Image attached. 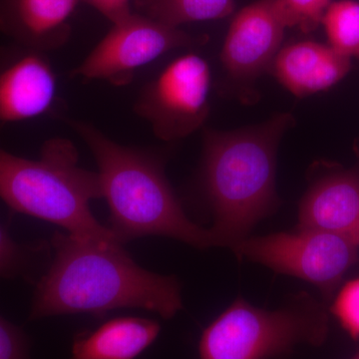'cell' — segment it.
<instances>
[{
  "mask_svg": "<svg viewBox=\"0 0 359 359\" xmlns=\"http://www.w3.org/2000/svg\"><path fill=\"white\" fill-rule=\"evenodd\" d=\"M332 313L351 339L359 341V278L341 287L332 304Z\"/></svg>",
  "mask_w": 359,
  "mask_h": 359,
  "instance_id": "d6986e66",
  "label": "cell"
},
{
  "mask_svg": "<svg viewBox=\"0 0 359 359\" xmlns=\"http://www.w3.org/2000/svg\"><path fill=\"white\" fill-rule=\"evenodd\" d=\"M351 59L330 44L302 41L280 48L269 70L294 96H311L339 83L351 70Z\"/></svg>",
  "mask_w": 359,
  "mask_h": 359,
  "instance_id": "4fadbf2b",
  "label": "cell"
},
{
  "mask_svg": "<svg viewBox=\"0 0 359 359\" xmlns=\"http://www.w3.org/2000/svg\"><path fill=\"white\" fill-rule=\"evenodd\" d=\"M285 26L273 0L244 7L231 21L222 50L224 69L236 81L248 83L269 70L282 44Z\"/></svg>",
  "mask_w": 359,
  "mask_h": 359,
  "instance_id": "30bf717a",
  "label": "cell"
},
{
  "mask_svg": "<svg viewBox=\"0 0 359 359\" xmlns=\"http://www.w3.org/2000/svg\"><path fill=\"white\" fill-rule=\"evenodd\" d=\"M299 222V228L342 236L359 247L358 170L316 179L302 198Z\"/></svg>",
  "mask_w": 359,
  "mask_h": 359,
  "instance_id": "8fae6325",
  "label": "cell"
},
{
  "mask_svg": "<svg viewBox=\"0 0 359 359\" xmlns=\"http://www.w3.org/2000/svg\"><path fill=\"white\" fill-rule=\"evenodd\" d=\"M210 88L211 70L207 61L198 54H185L144 86L135 102V113L149 122L161 140H180L207 121Z\"/></svg>",
  "mask_w": 359,
  "mask_h": 359,
  "instance_id": "52a82bcc",
  "label": "cell"
},
{
  "mask_svg": "<svg viewBox=\"0 0 359 359\" xmlns=\"http://www.w3.org/2000/svg\"><path fill=\"white\" fill-rule=\"evenodd\" d=\"M52 245L55 255L35 290L30 320L117 309H147L170 320L183 309L179 280L141 268L124 245L56 233Z\"/></svg>",
  "mask_w": 359,
  "mask_h": 359,
  "instance_id": "6da1fadb",
  "label": "cell"
},
{
  "mask_svg": "<svg viewBox=\"0 0 359 359\" xmlns=\"http://www.w3.org/2000/svg\"><path fill=\"white\" fill-rule=\"evenodd\" d=\"M57 77L47 53L18 43L0 46V130L53 109Z\"/></svg>",
  "mask_w": 359,
  "mask_h": 359,
  "instance_id": "9c48e42d",
  "label": "cell"
},
{
  "mask_svg": "<svg viewBox=\"0 0 359 359\" xmlns=\"http://www.w3.org/2000/svg\"><path fill=\"white\" fill-rule=\"evenodd\" d=\"M207 41V35L195 36L179 27L133 13L113 25L81 65L73 70V76L126 86L133 81L137 71L168 52L201 46Z\"/></svg>",
  "mask_w": 359,
  "mask_h": 359,
  "instance_id": "ba28073f",
  "label": "cell"
},
{
  "mask_svg": "<svg viewBox=\"0 0 359 359\" xmlns=\"http://www.w3.org/2000/svg\"><path fill=\"white\" fill-rule=\"evenodd\" d=\"M139 13L179 27L185 23L221 20L233 13L235 0H133Z\"/></svg>",
  "mask_w": 359,
  "mask_h": 359,
  "instance_id": "9a60e30c",
  "label": "cell"
},
{
  "mask_svg": "<svg viewBox=\"0 0 359 359\" xmlns=\"http://www.w3.org/2000/svg\"><path fill=\"white\" fill-rule=\"evenodd\" d=\"M233 250L238 256L330 294L358 262L359 247L342 236L299 228L292 233L248 237Z\"/></svg>",
  "mask_w": 359,
  "mask_h": 359,
  "instance_id": "8992f818",
  "label": "cell"
},
{
  "mask_svg": "<svg viewBox=\"0 0 359 359\" xmlns=\"http://www.w3.org/2000/svg\"><path fill=\"white\" fill-rule=\"evenodd\" d=\"M351 359H359V351L358 353L356 354H354V355L353 356V358H351Z\"/></svg>",
  "mask_w": 359,
  "mask_h": 359,
  "instance_id": "7402d4cb",
  "label": "cell"
},
{
  "mask_svg": "<svg viewBox=\"0 0 359 359\" xmlns=\"http://www.w3.org/2000/svg\"><path fill=\"white\" fill-rule=\"evenodd\" d=\"M102 198L98 173L79 166L77 149L68 139L45 142L37 160L0 145V199L14 211L57 224L82 241L120 244L90 209L92 201Z\"/></svg>",
  "mask_w": 359,
  "mask_h": 359,
  "instance_id": "277c9868",
  "label": "cell"
},
{
  "mask_svg": "<svg viewBox=\"0 0 359 359\" xmlns=\"http://www.w3.org/2000/svg\"><path fill=\"white\" fill-rule=\"evenodd\" d=\"M294 118L280 113L257 126L205 130L204 181L219 247L233 249L278 207L276 154Z\"/></svg>",
  "mask_w": 359,
  "mask_h": 359,
  "instance_id": "3957f363",
  "label": "cell"
},
{
  "mask_svg": "<svg viewBox=\"0 0 359 359\" xmlns=\"http://www.w3.org/2000/svg\"><path fill=\"white\" fill-rule=\"evenodd\" d=\"M332 0H273V8L285 27L313 32L323 21Z\"/></svg>",
  "mask_w": 359,
  "mask_h": 359,
  "instance_id": "e0dca14e",
  "label": "cell"
},
{
  "mask_svg": "<svg viewBox=\"0 0 359 359\" xmlns=\"http://www.w3.org/2000/svg\"><path fill=\"white\" fill-rule=\"evenodd\" d=\"M41 247L22 245L14 242L0 226V278H16L27 273Z\"/></svg>",
  "mask_w": 359,
  "mask_h": 359,
  "instance_id": "ac0fdd59",
  "label": "cell"
},
{
  "mask_svg": "<svg viewBox=\"0 0 359 359\" xmlns=\"http://www.w3.org/2000/svg\"><path fill=\"white\" fill-rule=\"evenodd\" d=\"M328 44L348 58L359 60V4L339 0L328 6L323 21Z\"/></svg>",
  "mask_w": 359,
  "mask_h": 359,
  "instance_id": "2e32d148",
  "label": "cell"
},
{
  "mask_svg": "<svg viewBox=\"0 0 359 359\" xmlns=\"http://www.w3.org/2000/svg\"><path fill=\"white\" fill-rule=\"evenodd\" d=\"M67 123L95 158L103 199L110 210L109 229L120 244L164 236L198 249L219 247L212 229L188 218L157 157L113 141L89 123Z\"/></svg>",
  "mask_w": 359,
  "mask_h": 359,
  "instance_id": "7a4b0ae2",
  "label": "cell"
},
{
  "mask_svg": "<svg viewBox=\"0 0 359 359\" xmlns=\"http://www.w3.org/2000/svg\"><path fill=\"white\" fill-rule=\"evenodd\" d=\"M81 0H0V32L35 50L61 48L71 36V18Z\"/></svg>",
  "mask_w": 359,
  "mask_h": 359,
  "instance_id": "7c38bea8",
  "label": "cell"
},
{
  "mask_svg": "<svg viewBox=\"0 0 359 359\" xmlns=\"http://www.w3.org/2000/svg\"><path fill=\"white\" fill-rule=\"evenodd\" d=\"M327 330L325 309L306 292L273 311L238 297L205 328L200 359H275L301 344L320 346Z\"/></svg>",
  "mask_w": 359,
  "mask_h": 359,
  "instance_id": "5b68a950",
  "label": "cell"
},
{
  "mask_svg": "<svg viewBox=\"0 0 359 359\" xmlns=\"http://www.w3.org/2000/svg\"><path fill=\"white\" fill-rule=\"evenodd\" d=\"M0 359H29L27 339L22 330L0 316Z\"/></svg>",
  "mask_w": 359,
  "mask_h": 359,
  "instance_id": "ffe728a7",
  "label": "cell"
},
{
  "mask_svg": "<svg viewBox=\"0 0 359 359\" xmlns=\"http://www.w3.org/2000/svg\"><path fill=\"white\" fill-rule=\"evenodd\" d=\"M160 332L159 323L148 318H113L77 337L72 359H135L152 346Z\"/></svg>",
  "mask_w": 359,
  "mask_h": 359,
  "instance_id": "5bb4252c",
  "label": "cell"
},
{
  "mask_svg": "<svg viewBox=\"0 0 359 359\" xmlns=\"http://www.w3.org/2000/svg\"><path fill=\"white\" fill-rule=\"evenodd\" d=\"M132 0H81L95 8L112 25L119 22L133 13L131 9Z\"/></svg>",
  "mask_w": 359,
  "mask_h": 359,
  "instance_id": "44dd1931",
  "label": "cell"
}]
</instances>
